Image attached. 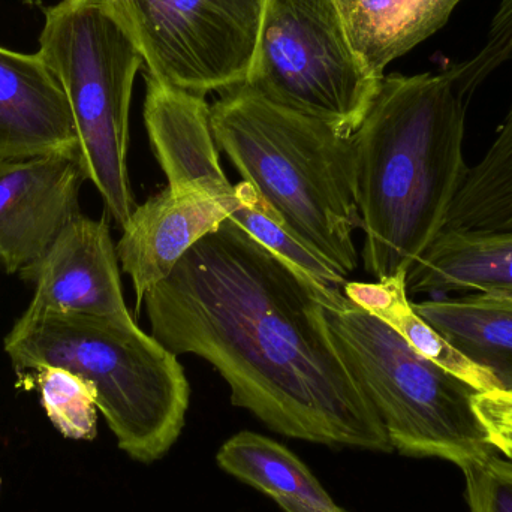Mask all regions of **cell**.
I'll return each mask as SVG.
<instances>
[{
    "mask_svg": "<svg viewBox=\"0 0 512 512\" xmlns=\"http://www.w3.org/2000/svg\"><path fill=\"white\" fill-rule=\"evenodd\" d=\"M322 283L231 221L147 292L152 336L212 364L231 402L286 438L391 453L390 439L340 358Z\"/></svg>",
    "mask_w": 512,
    "mask_h": 512,
    "instance_id": "cell-1",
    "label": "cell"
},
{
    "mask_svg": "<svg viewBox=\"0 0 512 512\" xmlns=\"http://www.w3.org/2000/svg\"><path fill=\"white\" fill-rule=\"evenodd\" d=\"M465 99L444 72L382 78L354 134L364 268L408 273L447 225L468 176Z\"/></svg>",
    "mask_w": 512,
    "mask_h": 512,
    "instance_id": "cell-2",
    "label": "cell"
},
{
    "mask_svg": "<svg viewBox=\"0 0 512 512\" xmlns=\"http://www.w3.org/2000/svg\"><path fill=\"white\" fill-rule=\"evenodd\" d=\"M219 152L295 240L343 277L358 267L354 135L267 101L251 87L210 107Z\"/></svg>",
    "mask_w": 512,
    "mask_h": 512,
    "instance_id": "cell-3",
    "label": "cell"
},
{
    "mask_svg": "<svg viewBox=\"0 0 512 512\" xmlns=\"http://www.w3.org/2000/svg\"><path fill=\"white\" fill-rule=\"evenodd\" d=\"M3 346L18 373L63 367L90 382L117 445L135 462H158L185 429V369L134 319L23 313Z\"/></svg>",
    "mask_w": 512,
    "mask_h": 512,
    "instance_id": "cell-4",
    "label": "cell"
},
{
    "mask_svg": "<svg viewBox=\"0 0 512 512\" xmlns=\"http://www.w3.org/2000/svg\"><path fill=\"white\" fill-rule=\"evenodd\" d=\"M328 330L346 369L405 456L468 468L496 454L474 408L477 390L411 348L393 328L322 286Z\"/></svg>",
    "mask_w": 512,
    "mask_h": 512,
    "instance_id": "cell-5",
    "label": "cell"
},
{
    "mask_svg": "<svg viewBox=\"0 0 512 512\" xmlns=\"http://www.w3.org/2000/svg\"><path fill=\"white\" fill-rule=\"evenodd\" d=\"M38 53L71 107L84 179L123 228L137 207L128 170L129 110L143 59L105 0L50 6Z\"/></svg>",
    "mask_w": 512,
    "mask_h": 512,
    "instance_id": "cell-6",
    "label": "cell"
},
{
    "mask_svg": "<svg viewBox=\"0 0 512 512\" xmlns=\"http://www.w3.org/2000/svg\"><path fill=\"white\" fill-rule=\"evenodd\" d=\"M381 81L355 51L336 0H267L246 81L262 98L354 135Z\"/></svg>",
    "mask_w": 512,
    "mask_h": 512,
    "instance_id": "cell-7",
    "label": "cell"
},
{
    "mask_svg": "<svg viewBox=\"0 0 512 512\" xmlns=\"http://www.w3.org/2000/svg\"><path fill=\"white\" fill-rule=\"evenodd\" d=\"M149 77L206 96L243 86L267 0H105Z\"/></svg>",
    "mask_w": 512,
    "mask_h": 512,
    "instance_id": "cell-8",
    "label": "cell"
},
{
    "mask_svg": "<svg viewBox=\"0 0 512 512\" xmlns=\"http://www.w3.org/2000/svg\"><path fill=\"white\" fill-rule=\"evenodd\" d=\"M35 283L26 315H86L131 321L123 297L119 256L107 219L80 215L35 264L21 271Z\"/></svg>",
    "mask_w": 512,
    "mask_h": 512,
    "instance_id": "cell-9",
    "label": "cell"
},
{
    "mask_svg": "<svg viewBox=\"0 0 512 512\" xmlns=\"http://www.w3.org/2000/svg\"><path fill=\"white\" fill-rule=\"evenodd\" d=\"M86 182L75 156L0 161V268L21 273L81 215Z\"/></svg>",
    "mask_w": 512,
    "mask_h": 512,
    "instance_id": "cell-10",
    "label": "cell"
},
{
    "mask_svg": "<svg viewBox=\"0 0 512 512\" xmlns=\"http://www.w3.org/2000/svg\"><path fill=\"white\" fill-rule=\"evenodd\" d=\"M239 207L237 194L221 198L198 189L174 192L168 186L135 207L116 251L134 285L137 309L147 292L167 279L180 259Z\"/></svg>",
    "mask_w": 512,
    "mask_h": 512,
    "instance_id": "cell-11",
    "label": "cell"
},
{
    "mask_svg": "<svg viewBox=\"0 0 512 512\" xmlns=\"http://www.w3.org/2000/svg\"><path fill=\"white\" fill-rule=\"evenodd\" d=\"M74 117L41 54L0 45V161L66 155L77 158Z\"/></svg>",
    "mask_w": 512,
    "mask_h": 512,
    "instance_id": "cell-12",
    "label": "cell"
},
{
    "mask_svg": "<svg viewBox=\"0 0 512 512\" xmlns=\"http://www.w3.org/2000/svg\"><path fill=\"white\" fill-rule=\"evenodd\" d=\"M144 125L171 191L198 189L221 198L236 195V186L222 170L206 96L146 75Z\"/></svg>",
    "mask_w": 512,
    "mask_h": 512,
    "instance_id": "cell-13",
    "label": "cell"
},
{
    "mask_svg": "<svg viewBox=\"0 0 512 512\" xmlns=\"http://www.w3.org/2000/svg\"><path fill=\"white\" fill-rule=\"evenodd\" d=\"M418 292H495L512 295V233L442 231L408 271Z\"/></svg>",
    "mask_w": 512,
    "mask_h": 512,
    "instance_id": "cell-14",
    "label": "cell"
},
{
    "mask_svg": "<svg viewBox=\"0 0 512 512\" xmlns=\"http://www.w3.org/2000/svg\"><path fill=\"white\" fill-rule=\"evenodd\" d=\"M462 0H336L355 51L378 78L435 35Z\"/></svg>",
    "mask_w": 512,
    "mask_h": 512,
    "instance_id": "cell-15",
    "label": "cell"
},
{
    "mask_svg": "<svg viewBox=\"0 0 512 512\" xmlns=\"http://www.w3.org/2000/svg\"><path fill=\"white\" fill-rule=\"evenodd\" d=\"M454 348L512 387V295L471 292L414 304Z\"/></svg>",
    "mask_w": 512,
    "mask_h": 512,
    "instance_id": "cell-16",
    "label": "cell"
},
{
    "mask_svg": "<svg viewBox=\"0 0 512 512\" xmlns=\"http://www.w3.org/2000/svg\"><path fill=\"white\" fill-rule=\"evenodd\" d=\"M406 276L408 273H399L376 282H346L342 291L361 309L393 328L414 351L453 373L478 393L502 388L493 373L469 360L418 315L414 303L409 301Z\"/></svg>",
    "mask_w": 512,
    "mask_h": 512,
    "instance_id": "cell-17",
    "label": "cell"
},
{
    "mask_svg": "<svg viewBox=\"0 0 512 512\" xmlns=\"http://www.w3.org/2000/svg\"><path fill=\"white\" fill-rule=\"evenodd\" d=\"M219 468L273 498L315 505H334L318 478L294 453L273 439L240 432L218 451Z\"/></svg>",
    "mask_w": 512,
    "mask_h": 512,
    "instance_id": "cell-18",
    "label": "cell"
},
{
    "mask_svg": "<svg viewBox=\"0 0 512 512\" xmlns=\"http://www.w3.org/2000/svg\"><path fill=\"white\" fill-rule=\"evenodd\" d=\"M445 230L512 233V102L492 146L469 168Z\"/></svg>",
    "mask_w": 512,
    "mask_h": 512,
    "instance_id": "cell-19",
    "label": "cell"
},
{
    "mask_svg": "<svg viewBox=\"0 0 512 512\" xmlns=\"http://www.w3.org/2000/svg\"><path fill=\"white\" fill-rule=\"evenodd\" d=\"M236 194L240 200V207L230 216L231 221L248 231L265 248L282 256L285 261L316 282L336 288L345 285L346 277L295 240L248 182L236 185Z\"/></svg>",
    "mask_w": 512,
    "mask_h": 512,
    "instance_id": "cell-20",
    "label": "cell"
},
{
    "mask_svg": "<svg viewBox=\"0 0 512 512\" xmlns=\"http://www.w3.org/2000/svg\"><path fill=\"white\" fill-rule=\"evenodd\" d=\"M35 384L48 420L65 438L93 441L98 433L96 390L63 367L35 370Z\"/></svg>",
    "mask_w": 512,
    "mask_h": 512,
    "instance_id": "cell-21",
    "label": "cell"
},
{
    "mask_svg": "<svg viewBox=\"0 0 512 512\" xmlns=\"http://www.w3.org/2000/svg\"><path fill=\"white\" fill-rule=\"evenodd\" d=\"M512 59V0H502L490 23L486 42L469 59L451 63L444 68L456 92L463 99L474 95L490 75Z\"/></svg>",
    "mask_w": 512,
    "mask_h": 512,
    "instance_id": "cell-22",
    "label": "cell"
},
{
    "mask_svg": "<svg viewBox=\"0 0 512 512\" xmlns=\"http://www.w3.org/2000/svg\"><path fill=\"white\" fill-rule=\"evenodd\" d=\"M462 472L471 512H512V460L493 454Z\"/></svg>",
    "mask_w": 512,
    "mask_h": 512,
    "instance_id": "cell-23",
    "label": "cell"
},
{
    "mask_svg": "<svg viewBox=\"0 0 512 512\" xmlns=\"http://www.w3.org/2000/svg\"><path fill=\"white\" fill-rule=\"evenodd\" d=\"M474 408L496 453L512 448V387L477 393Z\"/></svg>",
    "mask_w": 512,
    "mask_h": 512,
    "instance_id": "cell-24",
    "label": "cell"
},
{
    "mask_svg": "<svg viewBox=\"0 0 512 512\" xmlns=\"http://www.w3.org/2000/svg\"><path fill=\"white\" fill-rule=\"evenodd\" d=\"M274 502H277L285 512H346L336 504L324 507V505L306 504V502L291 501V499H279Z\"/></svg>",
    "mask_w": 512,
    "mask_h": 512,
    "instance_id": "cell-25",
    "label": "cell"
},
{
    "mask_svg": "<svg viewBox=\"0 0 512 512\" xmlns=\"http://www.w3.org/2000/svg\"><path fill=\"white\" fill-rule=\"evenodd\" d=\"M502 456L507 457V459L512 460V448H510V450L505 451V453H502Z\"/></svg>",
    "mask_w": 512,
    "mask_h": 512,
    "instance_id": "cell-26",
    "label": "cell"
}]
</instances>
